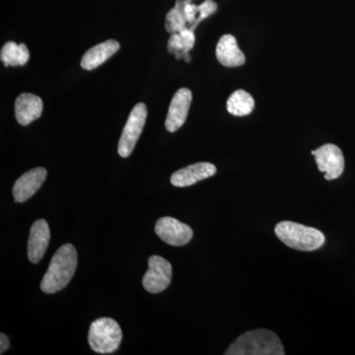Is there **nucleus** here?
I'll use <instances>...</instances> for the list:
<instances>
[{"instance_id": "nucleus-11", "label": "nucleus", "mask_w": 355, "mask_h": 355, "mask_svg": "<svg viewBox=\"0 0 355 355\" xmlns=\"http://www.w3.org/2000/svg\"><path fill=\"white\" fill-rule=\"evenodd\" d=\"M51 232L48 222L39 219L33 224L30 230L29 241H28V258L33 263H39L43 259L49 243Z\"/></svg>"}, {"instance_id": "nucleus-10", "label": "nucleus", "mask_w": 355, "mask_h": 355, "mask_svg": "<svg viewBox=\"0 0 355 355\" xmlns=\"http://www.w3.org/2000/svg\"><path fill=\"white\" fill-rule=\"evenodd\" d=\"M46 170L38 167L26 172L16 181L13 187L15 202H24L33 197L46 181Z\"/></svg>"}, {"instance_id": "nucleus-14", "label": "nucleus", "mask_w": 355, "mask_h": 355, "mask_svg": "<svg viewBox=\"0 0 355 355\" xmlns=\"http://www.w3.org/2000/svg\"><path fill=\"white\" fill-rule=\"evenodd\" d=\"M216 58L226 67H241L246 62V57L232 35H224L219 40L216 46Z\"/></svg>"}, {"instance_id": "nucleus-1", "label": "nucleus", "mask_w": 355, "mask_h": 355, "mask_svg": "<svg viewBox=\"0 0 355 355\" xmlns=\"http://www.w3.org/2000/svg\"><path fill=\"white\" fill-rule=\"evenodd\" d=\"M77 252L71 244L60 248L51 259L50 266L42 280L41 289L44 293L53 294L62 291L76 273Z\"/></svg>"}, {"instance_id": "nucleus-7", "label": "nucleus", "mask_w": 355, "mask_h": 355, "mask_svg": "<svg viewBox=\"0 0 355 355\" xmlns=\"http://www.w3.org/2000/svg\"><path fill=\"white\" fill-rule=\"evenodd\" d=\"M315 156L318 169L324 173V179H338L345 170V158L340 147L335 144H328L312 151Z\"/></svg>"}, {"instance_id": "nucleus-9", "label": "nucleus", "mask_w": 355, "mask_h": 355, "mask_svg": "<svg viewBox=\"0 0 355 355\" xmlns=\"http://www.w3.org/2000/svg\"><path fill=\"white\" fill-rule=\"evenodd\" d=\"M191 100L193 94L190 89L181 88L175 93L165 121V127L168 132H177L184 125L188 118Z\"/></svg>"}, {"instance_id": "nucleus-13", "label": "nucleus", "mask_w": 355, "mask_h": 355, "mask_svg": "<svg viewBox=\"0 0 355 355\" xmlns=\"http://www.w3.org/2000/svg\"><path fill=\"white\" fill-rule=\"evenodd\" d=\"M44 104L39 96L23 93L15 101V116L18 123L28 125L38 120L43 113Z\"/></svg>"}, {"instance_id": "nucleus-19", "label": "nucleus", "mask_w": 355, "mask_h": 355, "mask_svg": "<svg viewBox=\"0 0 355 355\" xmlns=\"http://www.w3.org/2000/svg\"><path fill=\"white\" fill-rule=\"evenodd\" d=\"M226 105H227L229 113L237 116H248L253 112L254 108L253 97L243 89L233 92Z\"/></svg>"}, {"instance_id": "nucleus-21", "label": "nucleus", "mask_w": 355, "mask_h": 355, "mask_svg": "<svg viewBox=\"0 0 355 355\" xmlns=\"http://www.w3.org/2000/svg\"><path fill=\"white\" fill-rule=\"evenodd\" d=\"M184 60L186 62H191V57L190 55L188 53H186V55H184Z\"/></svg>"}, {"instance_id": "nucleus-5", "label": "nucleus", "mask_w": 355, "mask_h": 355, "mask_svg": "<svg viewBox=\"0 0 355 355\" xmlns=\"http://www.w3.org/2000/svg\"><path fill=\"white\" fill-rule=\"evenodd\" d=\"M146 105L144 103L135 105L128 116L127 123L123 128L119 141L118 153L121 157H128L132 154L146 125Z\"/></svg>"}, {"instance_id": "nucleus-8", "label": "nucleus", "mask_w": 355, "mask_h": 355, "mask_svg": "<svg viewBox=\"0 0 355 355\" xmlns=\"http://www.w3.org/2000/svg\"><path fill=\"white\" fill-rule=\"evenodd\" d=\"M155 232L162 241L175 247L184 246L193 236L190 226L169 216L162 217L156 222Z\"/></svg>"}, {"instance_id": "nucleus-20", "label": "nucleus", "mask_w": 355, "mask_h": 355, "mask_svg": "<svg viewBox=\"0 0 355 355\" xmlns=\"http://www.w3.org/2000/svg\"><path fill=\"white\" fill-rule=\"evenodd\" d=\"M10 343H9L8 338L4 334L0 335V354H4L8 349Z\"/></svg>"}, {"instance_id": "nucleus-16", "label": "nucleus", "mask_w": 355, "mask_h": 355, "mask_svg": "<svg viewBox=\"0 0 355 355\" xmlns=\"http://www.w3.org/2000/svg\"><path fill=\"white\" fill-rule=\"evenodd\" d=\"M217 10V4L214 0H205L200 6L188 3L184 6V17L188 22V29L195 32L197 26L205 18L212 15Z\"/></svg>"}, {"instance_id": "nucleus-3", "label": "nucleus", "mask_w": 355, "mask_h": 355, "mask_svg": "<svg viewBox=\"0 0 355 355\" xmlns=\"http://www.w3.org/2000/svg\"><path fill=\"white\" fill-rule=\"evenodd\" d=\"M275 232L280 241L298 251H316L324 243V235L321 231L296 222H279L275 226Z\"/></svg>"}, {"instance_id": "nucleus-15", "label": "nucleus", "mask_w": 355, "mask_h": 355, "mask_svg": "<svg viewBox=\"0 0 355 355\" xmlns=\"http://www.w3.org/2000/svg\"><path fill=\"white\" fill-rule=\"evenodd\" d=\"M120 50V44L114 40H108L93 48L89 49L81 60V67L86 70H93L104 64Z\"/></svg>"}, {"instance_id": "nucleus-2", "label": "nucleus", "mask_w": 355, "mask_h": 355, "mask_svg": "<svg viewBox=\"0 0 355 355\" xmlns=\"http://www.w3.org/2000/svg\"><path fill=\"white\" fill-rule=\"evenodd\" d=\"M226 355H284V345L273 331H249L238 336L224 352Z\"/></svg>"}, {"instance_id": "nucleus-4", "label": "nucleus", "mask_w": 355, "mask_h": 355, "mask_svg": "<svg viewBox=\"0 0 355 355\" xmlns=\"http://www.w3.org/2000/svg\"><path fill=\"white\" fill-rule=\"evenodd\" d=\"M123 340L121 327L111 318H99L91 324L88 342L93 352L100 354H113Z\"/></svg>"}, {"instance_id": "nucleus-6", "label": "nucleus", "mask_w": 355, "mask_h": 355, "mask_svg": "<svg viewBox=\"0 0 355 355\" xmlns=\"http://www.w3.org/2000/svg\"><path fill=\"white\" fill-rule=\"evenodd\" d=\"M172 266L160 256H151L148 260V270L144 275L142 284L150 293H160L171 284Z\"/></svg>"}, {"instance_id": "nucleus-17", "label": "nucleus", "mask_w": 355, "mask_h": 355, "mask_svg": "<svg viewBox=\"0 0 355 355\" xmlns=\"http://www.w3.org/2000/svg\"><path fill=\"white\" fill-rule=\"evenodd\" d=\"M30 53L25 44L8 42L4 44L0 53V60L6 67H19L29 62Z\"/></svg>"}, {"instance_id": "nucleus-18", "label": "nucleus", "mask_w": 355, "mask_h": 355, "mask_svg": "<svg viewBox=\"0 0 355 355\" xmlns=\"http://www.w3.org/2000/svg\"><path fill=\"white\" fill-rule=\"evenodd\" d=\"M195 41V33L190 29L175 33V34H171V37L168 41V51L176 55L177 60H180L193 48Z\"/></svg>"}, {"instance_id": "nucleus-12", "label": "nucleus", "mask_w": 355, "mask_h": 355, "mask_svg": "<svg viewBox=\"0 0 355 355\" xmlns=\"http://www.w3.org/2000/svg\"><path fill=\"white\" fill-rule=\"evenodd\" d=\"M216 173V167L211 163L200 162L187 166L183 169L178 170L171 177L173 186L178 188L190 187L198 182L214 176Z\"/></svg>"}]
</instances>
